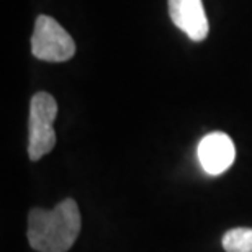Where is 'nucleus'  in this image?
<instances>
[{
  "label": "nucleus",
  "mask_w": 252,
  "mask_h": 252,
  "mask_svg": "<svg viewBox=\"0 0 252 252\" xmlns=\"http://www.w3.org/2000/svg\"><path fill=\"white\" fill-rule=\"evenodd\" d=\"M58 115V103L48 92H38L30 102V133H28V156L32 160H39L51 153L56 146L54 120Z\"/></svg>",
  "instance_id": "obj_2"
},
{
  "label": "nucleus",
  "mask_w": 252,
  "mask_h": 252,
  "mask_svg": "<svg viewBox=\"0 0 252 252\" xmlns=\"http://www.w3.org/2000/svg\"><path fill=\"white\" fill-rule=\"evenodd\" d=\"M169 15L172 23L193 41L208 36V20L201 0H169Z\"/></svg>",
  "instance_id": "obj_5"
},
{
  "label": "nucleus",
  "mask_w": 252,
  "mask_h": 252,
  "mask_svg": "<svg viewBox=\"0 0 252 252\" xmlns=\"http://www.w3.org/2000/svg\"><path fill=\"white\" fill-rule=\"evenodd\" d=\"M32 53L46 63H64L74 58L75 43L56 20L39 15L32 36Z\"/></svg>",
  "instance_id": "obj_3"
},
{
  "label": "nucleus",
  "mask_w": 252,
  "mask_h": 252,
  "mask_svg": "<svg viewBox=\"0 0 252 252\" xmlns=\"http://www.w3.org/2000/svg\"><path fill=\"white\" fill-rule=\"evenodd\" d=\"M80 211L72 198L53 210L33 208L28 215V243L38 252H67L80 233Z\"/></svg>",
  "instance_id": "obj_1"
},
{
  "label": "nucleus",
  "mask_w": 252,
  "mask_h": 252,
  "mask_svg": "<svg viewBox=\"0 0 252 252\" xmlns=\"http://www.w3.org/2000/svg\"><path fill=\"white\" fill-rule=\"evenodd\" d=\"M221 244L226 252H252V228L229 229Z\"/></svg>",
  "instance_id": "obj_6"
},
{
  "label": "nucleus",
  "mask_w": 252,
  "mask_h": 252,
  "mask_svg": "<svg viewBox=\"0 0 252 252\" xmlns=\"http://www.w3.org/2000/svg\"><path fill=\"white\" fill-rule=\"evenodd\" d=\"M236 148L228 134L215 131L206 134L198 144V159L201 167L210 175H221L234 162Z\"/></svg>",
  "instance_id": "obj_4"
}]
</instances>
